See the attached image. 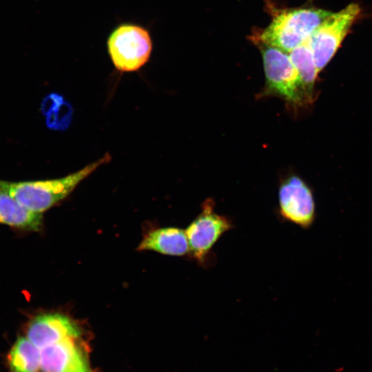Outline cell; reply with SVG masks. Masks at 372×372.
I'll return each mask as SVG.
<instances>
[{
    "label": "cell",
    "instance_id": "6da1fadb",
    "mask_svg": "<svg viewBox=\"0 0 372 372\" xmlns=\"http://www.w3.org/2000/svg\"><path fill=\"white\" fill-rule=\"evenodd\" d=\"M110 160V154H105L81 169L61 178L19 183L0 180V182L22 206L30 211L42 213L65 198L83 180Z\"/></svg>",
    "mask_w": 372,
    "mask_h": 372
},
{
    "label": "cell",
    "instance_id": "7a4b0ae2",
    "mask_svg": "<svg viewBox=\"0 0 372 372\" xmlns=\"http://www.w3.org/2000/svg\"><path fill=\"white\" fill-rule=\"evenodd\" d=\"M331 14L316 8H300L278 14L265 29L259 41L289 53L306 41Z\"/></svg>",
    "mask_w": 372,
    "mask_h": 372
},
{
    "label": "cell",
    "instance_id": "3957f363",
    "mask_svg": "<svg viewBox=\"0 0 372 372\" xmlns=\"http://www.w3.org/2000/svg\"><path fill=\"white\" fill-rule=\"evenodd\" d=\"M260 50L266 77L262 96L277 95L293 105L311 99L289 53L262 43Z\"/></svg>",
    "mask_w": 372,
    "mask_h": 372
},
{
    "label": "cell",
    "instance_id": "277c9868",
    "mask_svg": "<svg viewBox=\"0 0 372 372\" xmlns=\"http://www.w3.org/2000/svg\"><path fill=\"white\" fill-rule=\"evenodd\" d=\"M153 43L144 26L132 22L115 27L107 39V49L115 68L122 72H134L149 59Z\"/></svg>",
    "mask_w": 372,
    "mask_h": 372
},
{
    "label": "cell",
    "instance_id": "5b68a950",
    "mask_svg": "<svg viewBox=\"0 0 372 372\" xmlns=\"http://www.w3.org/2000/svg\"><path fill=\"white\" fill-rule=\"evenodd\" d=\"M200 214L185 229L189 256L198 265L207 267L211 263V250L219 238L234 227L229 218L216 213L211 199L202 204Z\"/></svg>",
    "mask_w": 372,
    "mask_h": 372
},
{
    "label": "cell",
    "instance_id": "8992f818",
    "mask_svg": "<svg viewBox=\"0 0 372 372\" xmlns=\"http://www.w3.org/2000/svg\"><path fill=\"white\" fill-rule=\"evenodd\" d=\"M360 12V8L355 3L331 12L308 38L318 72L333 56Z\"/></svg>",
    "mask_w": 372,
    "mask_h": 372
},
{
    "label": "cell",
    "instance_id": "52a82bcc",
    "mask_svg": "<svg viewBox=\"0 0 372 372\" xmlns=\"http://www.w3.org/2000/svg\"><path fill=\"white\" fill-rule=\"evenodd\" d=\"M278 203V215L282 220L304 229L313 225L316 218L313 195L300 178L291 176L280 184Z\"/></svg>",
    "mask_w": 372,
    "mask_h": 372
},
{
    "label": "cell",
    "instance_id": "ba28073f",
    "mask_svg": "<svg viewBox=\"0 0 372 372\" xmlns=\"http://www.w3.org/2000/svg\"><path fill=\"white\" fill-rule=\"evenodd\" d=\"M75 338H67L41 349L42 372H93L86 353Z\"/></svg>",
    "mask_w": 372,
    "mask_h": 372
},
{
    "label": "cell",
    "instance_id": "9c48e42d",
    "mask_svg": "<svg viewBox=\"0 0 372 372\" xmlns=\"http://www.w3.org/2000/svg\"><path fill=\"white\" fill-rule=\"evenodd\" d=\"M79 327L68 317L59 313L36 316L27 329V338L40 349L67 338L81 336Z\"/></svg>",
    "mask_w": 372,
    "mask_h": 372
},
{
    "label": "cell",
    "instance_id": "30bf717a",
    "mask_svg": "<svg viewBox=\"0 0 372 372\" xmlns=\"http://www.w3.org/2000/svg\"><path fill=\"white\" fill-rule=\"evenodd\" d=\"M139 250H152L160 254L183 256L189 255L185 230L165 227L148 233L138 247Z\"/></svg>",
    "mask_w": 372,
    "mask_h": 372
},
{
    "label": "cell",
    "instance_id": "8fae6325",
    "mask_svg": "<svg viewBox=\"0 0 372 372\" xmlns=\"http://www.w3.org/2000/svg\"><path fill=\"white\" fill-rule=\"evenodd\" d=\"M41 214L22 206L2 187L0 182V223L21 229L38 231L42 226Z\"/></svg>",
    "mask_w": 372,
    "mask_h": 372
},
{
    "label": "cell",
    "instance_id": "7c38bea8",
    "mask_svg": "<svg viewBox=\"0 0 372 372\" xmlns=\"http://www.w3.org/2000/svg\"><path fill=\"white\" fill-rule=\"evenodd\" d=\"M11 372H39L41 369V349L27 337L17 339L8 355Z\"/></svg>",
    "mask_w": 372,
    "mask_h": 372
},
{
    "label": "cell",
    "instance_id": "4fadbf2b",
    "mask_svg": "<svg viewBox=\"0 0 372 372\" xmlns=\"http://www.w3.org/2000/svg\"><path fill=\"white\" fill-rule=\"evenodd\" d=\"M289 56L306 90L311 97L313 85L319 72L316 68L308 39L289 52Z\"/></svg>",
    "mask_w": 372,
    "mask_h": 372
}]
</instances>
